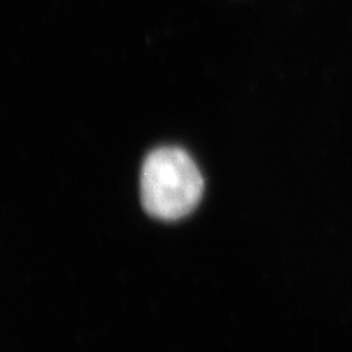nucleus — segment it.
I'll return each instance as SVG.
<instances>
[{
    "label": "nucleus",
    "instance_id": "nucleus-1",
    "mask_svg": "<svg viewBox=\"0 0 352 352\" xmlns=\"http://www.w3.org/2000/svg\"><path fill=\"white\" fill-rule=\"evenodd\" d=\"M141 201L151 217L176 221L201 200L204 179L193 160L179 148L151 151L141 168Z\"/></svg>",
    "mask_w": 352,
    "mask_h": 352
}]
</instances>
